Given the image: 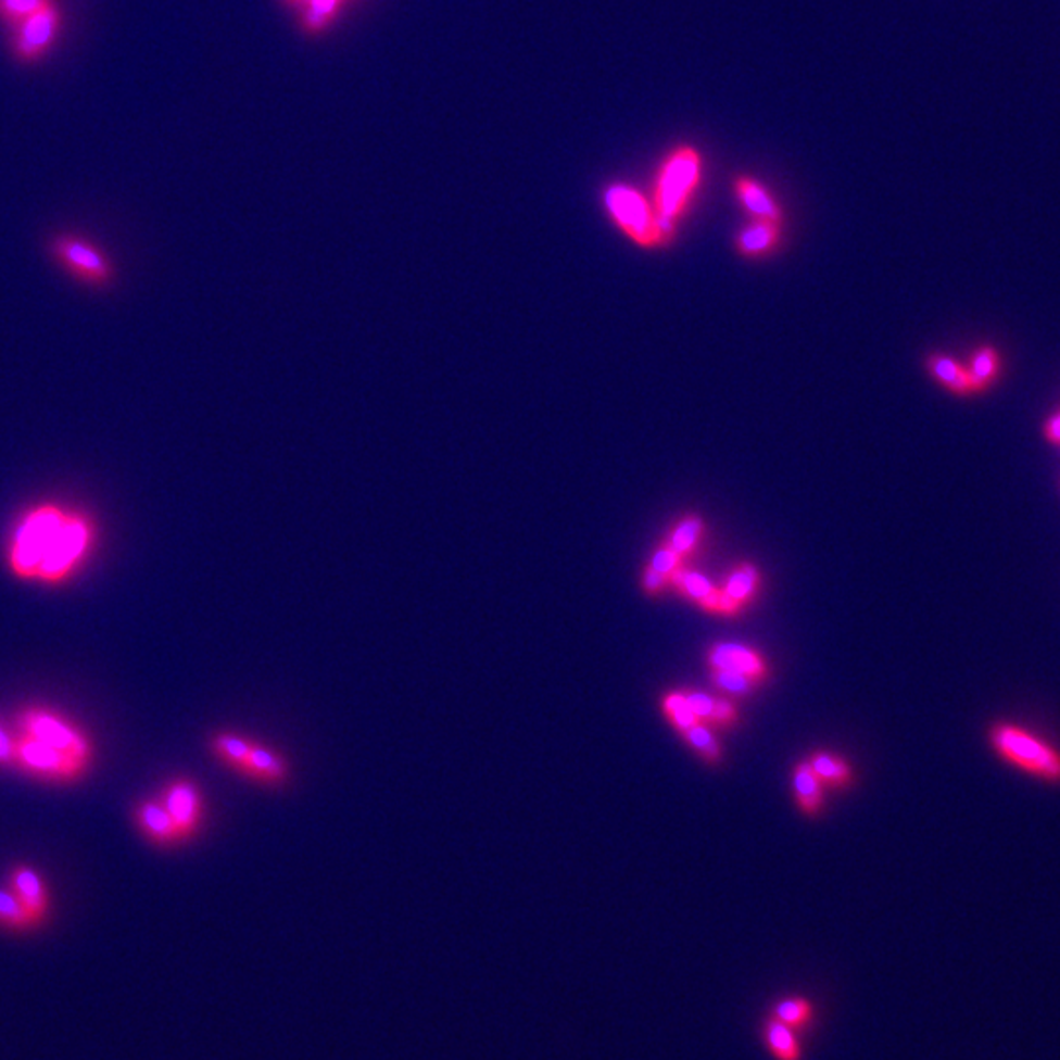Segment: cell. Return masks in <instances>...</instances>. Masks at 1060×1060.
I'll use <instances>...</instances> for the list:
<instances>
[{"mask_svg": "<svg viewBox=\"0 0 1060 1060\" xmlns=\"http://www.w3.org/2000/svg\"><path fill=\"white\" fill-rule=\"evenodd\" d=\"M48 2L51 0H0V18L11 22L12 26H18Z\"/></svg>", "mask_w": 1060, "mask_h": 1060, "instance_id": "d4e9b609", "label": "cell"}, {"mask_svg": "<svg viewBox=\"0 0 1060 1060\" xmlns=\"http://www.w3.org/2000/svg\"><path fill=\"white\" fill-rule=\"evenodd\" d=\"M91 541V527L79 515L53 505L38 507L12 534L11 568L26 580H65L85 558Z\"/></svg>", "mask_w": 1060, "mask_h": 1060, "instance_id": "6da1fadb", "label": "cell"}, {"mask_svg": "<svg viewBox=\"0 0 1060 1060\" xmlns=\"http://www.w3.org/2000/svg\"><path fill=\"white\" fill-rule=\"evenodd\" d=\"M342 0H306L305 26L311 31L327 28L335 18Z\"/></svg>", "mask_w": 1060, "mask_h": 1060, "instance_id": "cb8c5ba5", "label": "cell"}, {"mask_svg": "<svg viewBox=\"0 0 1060 1060\" xmlns=\"http://www.w3.org/2000/svg\"><path fill=\"white\" fill-rule=\"evenodd\" d=\"M289 2H303V0H289Z\"/></svg>", "mask_w": 1060, "mask_h": 1060, "instance_id": "8d00e7d4", "label": "cell"}, {"mask_svg": "<svg viewBox=\"0 0 1060 1060\" xmlns=\"http://www.w3.org/2000/svg\"><path fill=\"white\" fill-rule=\"evenodd\" d=\"M12 887L31 916L41 921L48 911V892L41 878L31 868L18 867L12 872Z\"/></svg>", "mask_w": 1060, "mask_h": 1060, "instance_id": "4fadbf2b", "label": "cell"}, {"mask_svg": "<svg viewBox=\"0 0 1060 1060\" xmlns=\"http://www.w3.org/2000/svg\"><path fill=\"white\" fill-rule=\"evenodd\" d=\"M138 823L143 833L160 845H175L184 841L164 802H146L138 807Z\"/></svg>", "mask_w": 1060, "mask_h": 1060, "instance_id": "8fae6325", "label": "cell"}, {"mask_svg": "<svg viewBox=\"0 0 1060 1060\" xmlns=\"http://www.w3.org/2000/svg\"><path fill=\"white\" fill-rule=\"evenodd\" d=\"M734 719H736V714H734L733 705L727 704V702H715L711 721H717V723H731Z\"/></svg>", "mask_w": 1060, "mask_h": 1060, "instance_id": "836d02e7", "label": "cell"}, {"mask_svg": "<svg viewBox=\"0 0 1060 1060\" xmlns=\"http://www.w3.org/2000/svg\"><path fill=\"white\" fill-rule=\"evenodd\" d=\"M702 177V155L692 146L673 150L662 164L656 184L658 216L672 220L682 215Z\"/></svg>", "mask_w": 1060, "mask_h": 1060, "instance_id": "277c9868", "label": "cell"}, {"mask_svg": "<svg viewBox=\"0 0 1060 1060\" xmlns=\"http://www.w3.org/2000/svg\"><path fill=\"white\" fill-rule=\"evenodd\" d=\"M14 762V739L0 727V765Z\"/></svg>", "mask_w": 1060, "mask_h": 1060, "instance_id": "d6a6232c", "label": "cell"}, {"mask_svg": "<svg viewBox=\"0 0 1060 1060\" xmlns=\"http://www.w3.org/2000/svg\"><path fill=\"white\" fill-rule=\"evenodd\" d=\"M21 729L22 734H28L36 741L60 748L83 762H89L91 758V745L87 743V739L60 715L41 711V709H28L21 715Z\"/></svg>", "mask_w": 1060, "mask_h": 1060, "instance_id": "8992f818", "label": "cell"}, {"mask_svg": "<svg viewBox=\"0 0 1060 1060\" xmlns=\"http://www.w3.org/2000/svg\"><path fill=\"white\" fill-rule=\"evenodd\" d=\"M211 753L218 762L260 787L281 790L291 782L293 768L274 746L238 731H218L211 736Z\"/></svg>", "mask_w": 1060, "mask_h": 1060, "instance_id": "7a4b0ae2", "label": "cell"}, {"mask_svg": "<svg viewBox=\"0 0 1060 1060\" xmlns=\"http://www.w3.org/2000/svg\"><path fill=\"white\" fill-rule=\"evenodd\" d=\"M762 1039L775 1060H804V1047L797 1039V1031L772 1015L762 1025Z\"/></svg>", "mask_w": 1060, "mask_h": 1060, "instance_id": "7c38bea8", "label": "cell"}, {"mask_svg": "<svg viewBox=\"0 0 1060 1060\" xmlns=\"http://www.w3.org/2000/svg\"><path fill=\"white\" fill-rule=\"evenodd\" d=\"M60 252H62L63 260L67 264L73 265L77 272H81L85 276L94 277V279H102L109 274L106 269V264L102 260L101 254L91 248V245L85 244V242H79V240H63L60 244Z\"/></svg>", "mask_w": 1060, "mask_h": 1060, "instance_id": "5bb4252c", "label": "cell"}, {"mask_svg": "<svg viewBox=\"0 0 1060 1060\" xmlns=\"http://www.w3.org/2000/svg\"><path fill=\"white\" fill-rule=\"evenodd\" d=\"M775 238H778V223L758 218L741 235L739 248L745 254H758V252L768 250L770 245H774Z\"/></svg>", "mask_w": 1060, "mask_h": 1060, "instance_id": "d6986e66", "label": "cell"}, {"mask_svg": "<svg viewBox=\"0 0 1060 1060\" xmlns=\"http://www.w3.org/2000/svg\"><path fill=\"white\" fill-rule=\"evenodd\" d=\"M702 527L704 525H702V520L697 519V517H687L678 529L673 530L672 541H670L668 548H672L678 554H683V552L694 548L695 542H697L699 534H702Z\"/></svg>", "mask_w": 1060, "mask_h": 1060, "instance_id": "83f0119b", "label": "cell"}, {"mask_svg": "<svg viewBox=\"0 0 1060 1060\" xmlns=\"http://www.w3.org/2000/svg\"><path fill=\"white\" fill-rule=\"evenodd\" d=\"M685 739L690 741V745L694 746L695 750H699L702 755L707 758V760H717L719 758V745L714 739V734L709 733L705 727L695 723L692 729L685 731Z\"/></svg>", "mask_w": 1060, "mask_h": 1060, "instance_id": "f1b7e54d", "label": "cell"}, {"mask_svg": "<svg viewBox=\"0 0 1060 1060\" xmlns=\"http://www.w3.org/2000/svg\"><path fill=\"white\" fill-rule=\"evenodd\" d=\"M164 806L174 817L175 825L185 838L193 836L204 819V799L201 787L193 780L179 778L165 787Z\"/></svg>", "mask_w": 1060, "mask_h": 1060, "instance_id": "9c48e42d", "label": "cell"}, {"mask_svg": "<svg viewBox=\"0 0 1060 1060\" xmlns=\"http://www.w3.org/2000/svg\"><path fill=\"white\" fill-rule=\"evenodd\" d=\"M0 923L12 929H28L40 921L31 916L30 909L21 901L14 892L0 889Z\"/></svg>", "mask_w": 1060, "mask_h": 1060, "instance_id": "ffe728a7", "label": "cell"}, {"mask_svg": "<svg viewBox=\"0 0 1060 1060\" xmlns=\"http://www.w3.org/2000/svg\"><path fill=\"white\" fill-rule=\"evenodd\" d=\"M998 354L994 348H982L969 371L972 389H984L998 371Z\"/></svg>", "mask_w": 1060, "mask_h": 1060, "instance_id": "7402d4cb", "label": "cell"}, {"mask_svg": "<svg viewBox=\"0 0 1060 1060\" xmlns=\"http://www.w3.org/2000/svg\"><path fill=\"white\" fill-rule=\"evenodd\" d=\"M685 699H687V705L697 719H711L714 717L715 699H711L709 695L687 694Z\"/></svg>", "mask_w": 1060, "mask_h": 1060, "instance_id": "1f68e13d", "label": "cell"}, {"mask_svg": "<svg viewBox=\"0 0 1060 1060\" xmlns=\"http://www.w3.org/2000/svg\"><path fill=\"white\" fill-rule=\"evenodd\" d=\"M60 24H62V16L53 2H48L40 11L34 12L16 26L18 28L14 38L16 55L24 62L38 60L55 40Z\"/></svg>", "mask_w": 1060, "mask_h": 1060, "instance_id": "ba28073f", "label": "cell"}, {"mask_svg": "<svg viewBox=\"0 0 1060 1060\" xmlns=\"http://www.w3.org/2000/svg\"><path fill=\"white\" fill-rule=\"evenodd\" d=\"M992 746L1006 762L1047 782H1060V753L1015 724H996Z\"/></svg>", "mask_w": 1060, "mask_h": 1060, "instance_id": "3957f363", "label": "cell"}, {"mask_svg": "<svg viewBox=\"0 0 1060 1060\" xmlns=\"http://www.w3.org/2000/svg\"><path fill=\"white\" fill-rule=\"evenodd\" d=\"M1045 432H1047V439L1052 440V442H1060V415L1047 422Z\"/></svg>", "mask_w": 1060, "mask_h": 1060, "instance_id": "d590c367", "label": "cell"}, {"mask_svg": "<svg viewBox=\"0 0 1060 1060\" xmlns=\"http://www.w3.org/2000/svg\"><path fill=\"white\" fill-rule=\"evenodd\" d=\"M651 568L658 571V573H662V576H670V573H673V571L680 568V554L666 546V548H662V551H658L656 554H654Z\"/></svg>", "mask_w": 1060, "mask_h": 1060, "instance_id": "4dcf8cb0", "label": "cell"}, {"mask_svg": "<svg viewBox=\"0 0 1060 1060\" xmlns=\"http://www.w3.org/2000/svg\"><path fill=\"white\" fill-rule=\"evenodd\" d=\"M811 768L816 770V774L819 778L829 780V782H835V784H845L846 780L850 778L848 766L841 758H835V756L817 755L813 758V762H811Z\"/></svg>", "mask_w": 1060, "mask_h": 1060, "instance_id": "484cf974", "label": "cell"}, {"mask_svg": "<svg viewBox=\"0 0 1060 1060\" xmlns=\"http://www.w3.org/2000/svg\"><path fill=\"white\" fill-rule=\"evenodd\" d=\"M664 580H666V576L658 573V571L653 570V568H648L646 573H644V588H646V590H648L651 593L658 592V590H660V588L664 585Z\"/></svg>", "mask_w": 1060, "mask_h": 1060, "instance_id": "e575fe53", "label": "cell"}, {"mask_svg": "<svg viewBox=\"0 0 1060 1060\" xmlns=\"http://www.w3.org/2000/svg\"><path fill=\"white\" fill-rule=\"evenodd\" d=\"M794 784L799 806L804 807L807 813H816L821 806V780L811 765L797 766Z\"/></svg>", "mask_w": 1060, "mask_h": 1060, "instance_id": "ac0fdd59", "label": "cell"}, {"mask_svg": "<svg viewBox=\"0 0 1060 1060\" xmlns=\"http://www.w3.org/2000/svg\"><path fill=\"white\" fill-rule=\"evenodd\" d=\"M929 367H931L933 376H935L938 381H943V383L952 389V391H960V393L972 391L969 371H964V369H962L959 364H955L952 359H948V357L943 356L931 357Z\"/></svg>", "mask_w": 1060, "mask_h": 1060, "instance_id": "44dd1931", "label": "cell"}, {"mask_svg": "<svg viewBox=\"0 0 1060 1060\" xmlns=\"http://www.w3.org/2000/svg\"><path fill=\"white\" fill-rule=\"evenodd\" d=\"M736 193H739L741 201L745 203L746 209L753 215L758 216V218H766V220L780 223V209H778V204L772 199V194L768 193L765 187L758 184V181L748 179V177H741L736 181Z\"/></svg>", "mask_w": 1060, "mask_h": 1060, "instance_id": "9a60e30c", "label": "cell"}, {"mask_svg": "<svg viewBox=\"0 0 1060 1060\" xmlns=\"http://www.w3.org/2000/svg\"><path fill=\"white\" fill-rule=\"evenodd\" d=\"M664 709H666V714L670 715V719H672L673 724H676L678 729H682L683 733H685L687 729H692V727L697 723V717L692 714V709H690V705H687L685 695H668V697L664 699Z\"/></svg>", "mask_w": 1060, "mask_h": 1060, "instance_id": "4316f807", "label": "cell"}, {"mask_svg": "<svg viewBox=\"0 0 1060 1060\" xmlns=\"http://www.w3.org/2000/svg\"><path fill=\"white\" fill-rule=\"evenodd\" d=\"M673 583L682 588L683 592L690 597H694L704 605L709 611H721V592H717L709 580L695 571L678 570L673 571Z\"/></svg>", "mask_w": 1060, "mask_h": 1060, "instance_id": "2e32d148", "label": "cell"}, {"mask_svg": "<svg viewBox=\"0 0 1060 1060\" xmlns=\"http://www.w3.org/2000/svg\"><path fill=\"white\" fill-rule=\"evenodd\" d=\"M709 662H711L715 670L745 673V676H750L755 680L765 678L766 673V666L762 662V658L755 651L743 646V644H717L715 648H711V653H709Z\"/></svg>", "mask_w": 1060, "mask_h": 1060, "instance_id": "30bf717a", "label": "cell"}, {"mask_svg": "<svg viewBox=\"0 0 1060 1060\" xmlns=\"http://www.w3.org/2000/svg\"><path fill=\"white\" fill-rule=\"evenodd\" d=\"M14 762L34 774L50 780H73L81 774L87 766V762H83L79 758L36 741L28 734H21L18 739H14Z\"/></svg>", "mask_w": 1060, "mask_h": 1060, "instance_id": "52a82bcc", "label": "cell"}, {"mask_svg": "<svg viewBox=\"0 0 1060 1060\" xmlns=\"http://www.w3.org/2000/svg\"><path fill=\"white\" fill-rule=\"evenodd\" d=\"M605 204L617 225L639 244L653 245L662 242L658 216L653 215L651 206L636 189L629 185H611L605 193Z\"/></svg>", "mask_w": 1060, "mask_h": 1060, "instance_id": "5b68a950", "label": "cell"}, {"mask_svg": "<svg viewBox=\"0 0 1060 1060\" xmlns=\"http://www.w3.org/2000/svg\"><path fill=\"white\" fill-rule=\"evenodd\" d=\"M756 585H758V573H756L753 566L745 564L741 570L734 571L733 576L729 578V583L724 588V593L733 600V602L743 605L746 600H750V595L756 592Z\"/></svg>", "mask_w": 1060, "mask_h": 1060, "instance_id": "603a6c76", "label": "cell"}, {"mask_svg": "<svg viewBox=\"0 0 1060 1060\" xmlns=\"http://www.w3.org/2000/svg\"><path fill=\"white\" fill-rule=\"evenodd\" d=\"M772 1018L790 1025L792 1030H807L816 1020V1008L807 998H785L780 999L772 1010Z\"/></svg>", "mask_w": 1060, "mask_h": 1060, "instance_id": "e0dca14e", "label": "cell"}, {"mask_svg": "<svg viewBox=\"0 0 1060 1060\" xmlns=\"http://www.w3.org/2000/svg\"><path fill=\"white\" fill-rule=\"evenodd\" d=\"M714 682L719 690H724V692L746 694L755 685L756 680L755 678H750V676H745V673L715 670Z\"/></svg>", "mask_w": 1060, "mask_h": 1060, "instance_id": "f546056e", "label": "cell"}]
</instances>
